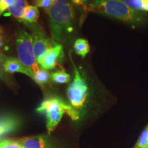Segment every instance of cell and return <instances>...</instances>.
<instances>
[{
  "instance_id": "cell-7",
  "label": "cell",
  "mask_w": 148,
  "mask_h": 148,
  "mask_svg": "<svg viewBox=\"0 0 148 148\" xmlns=\"http://www.w3.org/2000/svg\"><path fill=\"white\" fill-rule=\"evenodd\" d=\"M63 47L61 44H57L42 56L38 60V63L42 69H53L57 66L59 61L63 58Z\"/></svg>"
},
{
  "instance_id": "cell-14",
  "label": "cell",
  "mask_w": 148,
  "mask_h": 148,
  "mask_svg": "<svg viewBox=\"0 0 148 148\" xmlns=\"http://www.w3.org/2000/svg\"><path fill=\"white\" fill-rule=\"evenodd\" d=\"M130 8L138 12H148V0H122Z\"/></svg>"
},
{
  "instance_id": "cell-18",
  "label": "cell",
  "mask_w": 148,
  "mask_h": 148,
  "mask_svg": "<svg viewBox=\"0 0 148 148\" xmlns=\"http://www.w3.org/2000/svg\"><path fill=\"white\" fill-rule=\"evenodd\" d=\"M0 148H23L17 140L4 139L0 142Z\"/></svg>"
},
{
  "instance_id": "cell-1",
  "label": "cell",
  "mask_w": 148,
  "mask_h": 148,
  "mask_svg": "<svg viewBox=\"0 0 148 148\" xmlns=\"http://www.w3.org/2000/svg\"><path fill=\"white\" fill-rule=\"evenodd\" d=\"M47 13L53 41L61 44L73 31V5L69 0H53Z\"/></svg>"
},
{
  "instance_id": "cell-2",
  "label": "cell",
  "mask_w": 148,
  "mask_h": 148,
  "mask_svg": "<svg viewBox=\"0 0 148 148\" xmlns=\"http://www.w3.org/2000/svg\"><path fill=\"white\" fill-rule=\"evenodd\" d=\"M87 10L105 14L134 25H142L147 20L143 14L130 8L122 0H95L88 5Z\"/></svg>"
},
{
  "instance_id": "cell-15",
  "label": "cell",
  "mask_w": 148,
  "mask_h": 148,
  "mask_svg": "<svg viewBox=\"0 0 148 148\" xmlns=\"http://www.w3.org/2000/svg\"><path fill=\"white\" fill-rule=\"evenodd\" d=\"M51 77L50 74L47 71V70L44 69H40L38 73L34 74L33 79L37 84L39 85H43L48 82L49 78Z\"/></svg>"
},
{
  "instance_id": "cell-9",
  "label": "cell",
  "mask_w": 148,
  "mask_h": 148,
  "mask_svg": "<svg viewBox=\"0 0 148 148\" xmlns=\"http://www.w3.org/2000/svg\"><path fill=\"white\" fill-rule=\"evenodd\" d=\"M3 69L8 73H21L30 77L33 79L34 73L25 66L19 59L14 58H8L5 59L3 63Z\"/></svg>"
},
{
  "instance_id": "cell-4",
  "label": "cell",
  "mask_w": 148,
  "mask_h": 148,
  "mask_svg": "<svg viewBox=\"0 0 148 148\" xmlns=\"http://www.w3.org/2000/svg\"><path fill=\"white\" fill-rule=\"evenodd\" d=\"M72 64L74 69V77L67 88V97L70 106L81 116L87 101L88 86L84 77L73 61Z\"/></svg>"
},
{
  "instance_id": "cell-3",
  "label": "cell",
  "mask_w": 148,
  "mask_h": 148,
  "mask_svg": "<svg viewBox=\"0 0 148 148\" xmlns=\"http://www.w3.org/2000/svg\"><path fill=\"white\" fill-rule=\"evenodd\" d=\"M36 111L45 114L47 119V129L49 133L52 132L60 123L62 115L65 112L73 121L80 118L79 114L69 104L57 97L46 99L37 108Z\"/></svg>"
},
{
  "instance_id": "cell-21",
  "label": "cell",
  "mask_w": 148,
  "mask_h": 148,
  "mask_svg": "<svg viewBox=\"0 0 148 148\" xmlns=\"http://www.w3.org/2000/svg\"><path fill=\"white\" fill-rule=\"evenodd\" d=\"M73 4L77 5V6H80L84 9V10H87L88 8V3L89 0H70Z\"/></svg>"
},
{
  "instance_id": "cell-24",
  "label": "cell",
  "mask_w": 148,
  "mask_h": 148,
  "mask_svg": "<svg viewBox=\"0 0 148 148\" xmlns=\"http://www.w3.org/2000/svg\"><path fill=\"white\" fill-rule=\"evenodd\" d=\"M133 148H134V147H133Z\"/></svg>"
},
{
  "instance_id": "cell-10",
  "label": "cell",
  "mask_w": 148,
  "mask_h": 148,
  "mask_svg": "<svg viewBox=\"0 0 148 148\" xmlns=\"http://www.w3.org/2000/svg\"><path fill=\"white\" fill-rule=\"evenodd\" d=\"M18 125V120L14 116H3L0 117V136L13 131Z\"/></svg>"
},
{
  "instance_id": "cell-23",
  "label": "cell",
  "mask_w": 148,
  "mask_h": 148,
  "mask_svg": "<svg viewBox=\"0 0 148 148\" xmlns=\"http://www.w3.org/2000/svg\"><path fill=\"white\" fill-rule=\"evenodd\" d=\"M0 60L1 61H4L5 60V58H4V56H3L1 54V53H0Z\"/></svg>"
},
{
  "instance_id": "cell-6",
  "label": "cell",
  "mask_w": 148,
  "mask_h": 148,
  "mask_svg": "<svg viewBox=\"0 0 148 148\" xmlns=\"http://www.w3.org/2000/svg\"><path fill=\"white\" fill-rule=\"evenodd\" d=\"M32 36L34 40V53L37 61L51 48L57 45L46 36L44 31L40 27H34Z\"/></svg>"
},
{
  "instance_id": "cell-13",
  "label": "cell",
  "mask_w": 148,
  "mask_h": 148,
  "mask_svg": "<svg viewBox=\"0 0 148 148\" xmlns=\"http://www.w3.org/2000/svg\"><path fill=\"white\" fill-rule=\"evenodd\" d=\"M74 49L77 55L84 58L90 51V46L88 41L83 38H78L75 41L73 45Z\"/></svg>"
},
{
  "instance_id": "cell-17",
  "label": "cell",
  "mask_w": 148,
  "mask_h": 148,
  "mask_svg": "<svg viewBox=\"0 0 148 148\" xmlns=\"http://www.w3.org/2000/svg\"><path fill=\"white\" fill-rule=\"evenodd\" d=\"M134 148H148V125L140 134Z\"/></svg>"
},
{
  "instance_id": "cell-5",
  "label": "cell",
  "mask_w": 148,
  "mask_h": 148,
  "mask_svg": "<svg viewBox=\"0 0 148 148\" xmlns=\"http://www.w3.org/2000/svg\"><path fill=\"white\" fill-rule=\"evenodd\" d=\"M16 44L20 61L34 74L38 73L40 68L35 56L32 35L25 30H20L16 36Z\"/></svg>"
},
{
  "instance_id": "cell-12",
  "label": "cell",
  "mask_w": 148,
  "mask_h": 148,
  "mask_svg": "<svg viewBox=\"0 0 148 148\" xmlns=\"http://www.w3.org/2000/svg\"><path fill=\"white\" fill-rule=\"evenodd\" d=\"M39 14L38 7L35 5H29L24 12L23 17L19 21L26 23H36L39 17Z\"/></svg>"
},
{
  "instance_id": "cell-16",
  "label": "cell",
  "mask_w": 148,
  "mask_h": 148,
  "mask_svg": "<svg viewBox=\"0 0 148 148\" xmlns=\"http://www.w3.org/2000/svg\"><path fill=\"white\" fill-rule=\"evenodd\" d=\"M51 78L58 84H64L70 81V75L63 71H60L53 73L51 75Z\"/></svg>"
},
{
  "instance_id": "cell-19",
  "label": "cell",
  "mask_w": 148,
  "mask_h": 148,
  "mask_svg": "<svg viewBox=\"0 0 148 148\" xmlns=\"http://www.w3.org/2000/svg\"><path fill=\"white\" fill-rule=\"evenodd\" d=\"M16 2V0H0V16Z\"/></svg>"
},
{
  "instance_id": "cell-8",
  "label": "cell",
  "mask_w": 148,
  "mask_h": 148,
  "mask_svg": "<svg viewBox=\"0 0 148 148\" xmlns=\"http://www.w3.org/2000/svg\"><path fill=\"white\" fill-rule=\"evenodd\" d=\"M17 141L23 148H53L49 136L47 135L25 137L18 139Z\"/></svg>"
},
{
  "instance_id": "cell-25",
  "label": "cell",
  "mask_w": 148,
  "mask_h": 148,
  "mask_svg": "<svg viewBox=\"0 0 148 148\" xmlns=\"http://www.w3.org/2000/svg\"></svg>"
},
{
  "instance_id": "cell-20",
  "label": "cell",
  "mask_w": 148,
  "mask_h": 148,
  "mask_svg": "<svg viewBox=\"0 0 148 148\" xmlns=\"http://www.w3.org/2000/svg\"><path fill=\"white\" fill-rule=\"evenodd\" d=\"M52 1L53 0H34V3L36 6L43 8L47 12L52 3Z\"/></svg>"
},
{
  "instance_id": "cell-11",
  "label": "cell",
  "mask_w": 148,
  "mask_h": 148,
  "mask_svg": "<svg viewBox=\"0 0 148 148\" xmlns=\"http://www.w3.org/2000/svg\"><path fill=\"white\" fill-rule=\"evenodd\" d=\"M29 6L27 0H16V2L14 5L8 9L10 15L21 20L23 17L24 12L27 7Z\"/></svg>"
},
{
  "instance_id": "cell-22",
  "label": "cell",
  "mask_w": 148,
  "mask_h": 148,
  "mask_svg": "<svg viewBox=\"0 0 148 148\" xmlns=\"http://www.w3.org/2000/svg\"><path fill=\"white\" fill-rule=\"evenodd\" d=\"M3 45V42L2 38H1V36H0V48H1Z\"/></svg>"
}]
</instances>
